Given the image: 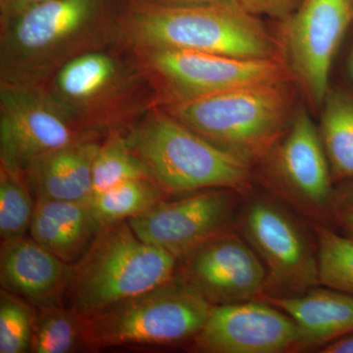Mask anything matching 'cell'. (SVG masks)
<instances>
[{
    "mask_svg": "<svg viewBox=\"0 0 353 353\" xmlns=\"http://www.w3.org/2000/svg\"><path fill=\"white\" fill-rule=\"evenodd\" d=\"M352 23L353 0H303L285 20L290 69L315 105L328 94L334 55Z\"/></svg>",
    "mask_w": 353,
    "mask_h": 353,
    "instance_id": "cell-13",
    "label": "cell"
},
{
    "mask_svg": "<svg viewBox=\"0 0 353 353\" xmlns=\"http://www.w3.org/2000/svg\"><path fill=\"white\" fill-rule=\"evenodd\" d=\"M130 0H48L0 26V83L46 85L77 58L122 43Z\"/></svg>",
    "mask_w": 353,
    "mask_h": 353,
    "instance_id": "cell-1",
    "label": "cell"
},
{
    "mask_svg": "<svg viewBox=\"0 0 353 353\" xmlns=\"http://www.w3.org/2000/svg\"><path fill=\"white\" fill-rule=\"evenodd\" d=\"M243 10L255 16H268L285 20L301 6L303 0H232Z\"/></svg>",
    "mask_w": 353,
    "mask_h": 353,
    "instance_id": "cell-28",
    "label": "cell"
},
{
    "mask_svg": "<svg viewBox=\"0 0 353 353\" xmlns=\"http://www.w3.org/2000/svg\"><path fill=\"white\" fill-rule=\"evenodd\" d=\"M46 87L83 131L102 137L126 132L158 105L150 76L122 46L77 58Z\"/></svg>",
    "mask_w": 353,
    "mask_h": 353,
    "instance_id": "cell-2",
    "label": "cell"
},
{
    "mask_svg": "<svg viewBox=\"0 0 353 353\" xmlns=\"http://www.w3.org/2000/svg\"><path fill=\"white\" fill-rule=\"evenodd\" d=\"M321 353H353V334L325 345Z\"/></svg>",
    "mask_w": 353,
    "mask_h": 353,
    "instance_id": "cell-31",
    "label": "cell"
},
{
    "mask_svg": "<svg viewBox=\"0 0 353 353\" xmlns=\"http://www.w3.org/2000/svg\"><path fill=\"white\" fill-rule=\"evenodd\" d=\"M141 178L152 179V176L130 148L125 132H109L101 141L95 157L92 168V196L125 181Z\"/></svg>",
    "mask_w": 353,
    "mask_h": 353,
    "instance_id": "cell-23",
    "label": "cell"
},
{
    "mask_svg": "<svg viewBox=\"0 0 353 353\" xmlns=\"http://www.w3.org/2000/svg\"><path fill=\"white\" fill-rule=\"evenodd\" d=\"M48 0H0V26Z\"/></svg>",
    "mask_w": 353,
    "mask_h": 353,
    "instance_id": "cell-30",
    "label": "cell"
},
{
    "mask_svg": "<svg viewBox=\"0 0 353 353\" xmlns=\"http://www.w3.org/2000/svg\"><path fill=\"white\" fill-rule=\"evenodd\" d=\"M176 265L170 252L139 238L128 220L105 225L72 265L64 306L90 314L163 284Z\"/></svg>",
    "mask_w": 353,
    "mask_h": 353,
    "instance_id": "cell-5",
    "label": "cell"
},
{
    "mask_svg": "<svg viewBox=\"0 0 353 353\" xmlns=\"http://www.w3.org/2000/svg\"><path fill=\"white\" fill-rule=\"evenodd\" d=\"M153 179H132L90 197V204L102 226L129 220L167 199Z\"/></svg>",
    "mask_w": 353,
    "mask_h": 353,
    "instance_id": "cell-21",
    "label": "cell"
},
{
    "mask_svg": "<svg viewBox=\"0 0 353 353\" xmlns=\"http://www.w3.org/2000/svg\"><path fill=\"white\" fill-rule=\"evenodd\" d=\"M265 161L269 189L310 223H331L336 183L319 129L301 109Z\"/></svg>",
    "mask_w": 353,
    "mask_h": 353,
    "instance_id": "cell-10",
    "label": "cell"
},
{
    "mask_svg": "<svg viewBox=\"0 0 353 353\" xmlns=\"http://www.w3.org/2000/svg\"><path fill=\"white\" fill-rule=\"evenodd\" d=\"M319 129L336 183L353 181V95L329 90Z\"/></svg>",
    "mask_w": 353,
    "mask_h": 353,
    "instance_id": "cell-20",
    "label": "cell"
},
{
    "mask_svg": "<svg viewBox=\"0 0 353 353\" xmlns=\"http://www.w3.org/2000/svg\"><path fill=\"white\" fill-rule=\"evenodd\" d=\"M132 152L167 196L211 189L248 194L252 164L210 143L157 105L125 132Z\"/></svg>",
    "mask_w": 353,
    "mask_h": 353,
    "instance_id": "cell-3",
    "label": "cell"
},
{
    "mask_svg": "<svg viewBox=\"0 0 353 353\" xmlns=\"http://www.w3.org/2000/svg\"><path fill=\"white\" fill-rule=\"evenodd\" d=\"M72 265L60 259L34 239L2 241L0 283L34 307L64 305Z\"/></svg>",
    "mask_w": 353,
    "mask_h": 353,
    "instance_id": "cell-16",
    "label": "cell"
},
{
    "mask_svg": "<svg viewBox=\"0 0 353 353\" xmlns=\"http://www.w3.org/2000/svg\"><path fill=\"white\" fill-rule=\"evenodd\" d=\"M103 139H82L32 160L24 176L34 199H90L92 168Z\"/></svg>",
    "mask_w": 353,
    "mask_h": 353,
    "instance_id": "cell-17",
    "label": "cell"
},
{
    "mask_svg": "<svg viewBox=\"0 0 353 353\" xmlns=\"http://www.w3.org/2000/svg\"><path fill=\"white\" fill-rule=\"evenodd\" d=\"M243 194L211 189L158 202L150 210L128 220L145 243L181 259L216 236L236 229Z\"/></svg>",
    "mask_w": 353,
    "mask_h": 353,
    "instance_id": "cell-12",
    "label": "cell"
},
{
    "mask_svg": "<svg viewBox=\"0 0 353 353\" xmlns=\"http://www.w3.org/2000/svg\"><path fill=\"white\" fill-rule=\"evenodd\" d=\"M213 305L178 274L154 289L82 316L88 352L192 341Z\"/></svg>",
    "mask_w": 353,
    "mask_h": 353,
    "instance_id": "cell-6",
    "label": "cell"
},
{
    "mask_svg": "<svg viewBox=\"0 0 353 353\" xmlns=\"http://www.w3.org/2000/svg\"><path fill=\"white\" fill-rule=\"evenodd\" d=\"M283 83L159 106L199 136L252 165L268 154L289 127L290 95Z\"/></svg>",
    "mask_w": 353,
    "mask_h": 353,
    "instance_id": "cell-7",
    "label": "cell"
},
{
    "mask_svg": "<svg viewBox=\"0 0 353 353\" xmlns=\"http://www.w3.org/2000/svg\"><path fill=\"white\" fill-rule=\"evenodd\" d=\"M121 46L199 51L245 59L275 58L277 46L263 24L234 2L152 8L130 2Z\"/></svg>",
    "mask_w": 353,
    "mask_h": 353,
    "instance_id": "cell-4",
    "label": "cell"
},
{
    "mask_svg": "<svg viewBox=\"0 0 353 353\" xmlns=\"http://www.w3.org/2000/svg\"><path fill=\"white\" fill-rule=\"evenodd\" d=\"M236 229L266 269L264 296H301L320 285L317 245L278 199H246L236 216Z\"/></svg>",
    "mask_w": 353,
    "mask_h": 353,
    "instance_id": "cell-8",
    "label": "cell"
},
{
    "mask_svg": "<svg viewBox=\"0 0 353 353\" xmlns=\"http://www.w3.org/2000/svg\"><path fill=\"white\" fill-rule=\"evenodd\" d=\"M103 227L90 201L36 199L30 234L39 245L73 265Z\"/></svg>",
    "mask_w": 353,
    "mask_h": 353,
    "instance_id": "cell-19",
    "label": "cell"
},
{
    "mask_svg": "<svg viewBox=\"0 0 353 353\" xmlns=\"http://www.w3.org/2000/svg\"><path fill=\"white\" fill-rule=\"evenodd\" d=\"M330 228L353 239V181L336 183Z\"/></svg>",
    "mask_w": 353,
    "mask_h": 353,
    "instance_id": "cell-27",
    "label": "cell"
},
{
    "mask_svg": "<svg viewBox=\"0 0 353 353\" xmlns=\"http://www.w3.org/2000/svg\"><path fill=\"white\" fill-rule=\"evenodd\" d=\"M317 245L319 284L353 294V239L310 223Z\"/></svg>",
    "mask_w": 353,
    "mask_h": 353,
    "instance_id": "cell-24",
    "label": "cell"
},
{
    "mask_svg": "<svg viewBox=\"0 0 353 353\" xmlns=\"http://www.w3.org/2000/svg\"><path fill=\"white\" fill-rule=\"evenodd\" d=\"M132 51L157 90L158 105L282 83L285 78L284 66L276 58L245 59L173 48Z\"/></svg>",
    "mask_w": 353,
    "mask_h": 353,
    "instance_id": "cell-9",
    "label": "cell"
},
{
    "mask_svg": "<svg viewBox=\"0 0 353 353\" xmlns=\"http://www.w3.org/2000/svg\"><path fill=\"white\" fill-rule=\"evenodd\" d=\"M85 350L82 316L64 305L37 308L32 353H70Z\"/></svg>",
    "mask_w": 353,
    "mask_h": 353,
    "instance_id": "cell-22",
    "label": "cell"
},
{
    "mask_svg": "<svg viewBox=\"0 0 353 353\" xmlns=\"http://www.w3.org/2000/svg\"><path fill=\"white\" fill-rule=\"evenodd\" d=\"M176 274L213 306L261 299L266 290V269L236 229L179 259Z\"/></svg>",
    "mask_w": 353,
    "mask_h": 353,
    "instance_id": "cell-14",
    "label": "cell"
},
{
    "mask_svg": "<svg viewBox=\"0 0 353 353\" xmlns=\"http://www.w3.org/2000/svg\"><path fill=\"white\" fill-rule=\"evenodd\" d=\"M318 287L301 296L262 297L296 323V350L322 348L353 334V294Z\"/></svg>",
    "mask_w": 353,
    "mask_h": 353,
    "instance_id": "cell-18",
    "label": "cell"
},
{
    "mask_svg": "<svg viewBox=\"0 0 353 353\" xmlns=\"http://www.w3.org/2000/svg\"><path fill=\"white\" fill-rule=\"evenodd\" d=\"M83 131L46 85L0 83V166L24 174L44 153L85 139Z\"/></svg>",
    "mask_w": 353,
    "mask_h": 353,
    "instance_id": "cell-11",
    "label": "cell"
},
{
    "mask_svg": "<svg viewBox=\"0 0 353 353\" xmlns=\"http://www.w3.org/2000/svg\"><path fill=\"white\" fill-rule=\"evenodd\" d=\"M37 307L8 290L0 292V353L31 350Z\"/></svg>",
    "mask_w": 353,
    "mask_h": 353,
    "instance_id": "cell-26",
    "label": "cell"
},
{
    "mask_svg": "<svg viewBox=\"0 0 353 353\" xmlns=\"http://www.w3.org/2000/svg\"><path fill=\"white\" fill-rule=\"evenodd\" d=\"M36 199L24 174L0 166V236L15 240L30 231Z\"/></svg>",
    "mask_w": 353,
    "mask_h": 353,
    "instance_id": "cell-25",
    "label": "cell"
},
{
    "mask_svg": "<svg viewBox=\"0 0 353 353\" xmlns=\"http://www.w3.org/2000/svg\"><path fill=\"white\" fill-rule=\"evenodd\" d=\"M348 70H350V77L353 80V50L352 54H350V60H348Z\"/></svg>",
    "mask_w": 353,
    "mask_h": 353,
    "instance_id": "cell-32",
    "label": "cell"
},
{
    "mask_svg": "<svg viewBox=\"0 0 353 353\" xmlns=\"http://www.w3.org/2000/svg\"><path fill=\"white\" fill-rule=\"evenodd\" d=\"M230 1L232 0H130L132 6L152 7V8H183V7L210 6V4Z\"/></svg>",
    "mask_w": 353,
    "mask_h": 353,
    "instance_id": "cell-29",
    "label": "cell"
},
{
    "mask_svg": "<svg viewBox=\"0 0 353 353\" xmlns=\"http://www.w3.org/2000/svg\"><path fill=\"white\" fill-rule=\"evenodd\" d=\"M299 330L264 299L215 305L192 343L204 353H282L296 350Z\"/></svg>",
    "mask_w": 353,
    "mask_h": 353,
    "instance_id": "cell-15",
    "label": "cell"
}]
</instances>
